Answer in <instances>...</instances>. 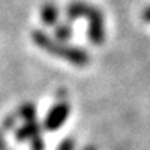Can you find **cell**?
Listing matches in <instances>:
<instances>
[{"mask_svg":"<svg viewBox=\"0 0 150 150\" xmlns=\"http://www.w3.org/2000/svg\"><path fill=\"white\" fill-rule=\"evenodd\" d=\"M32 40L41 50L64 59V61H67V62L73 64L76 67H85V65L90 64V61H91L86 50L77 47V46H71V44L58 41L52 37V35L42 32V30H33L32 32Z\"/></svg>","mask_w":150,"mask_h":150,"instance_id":"cell-1","label":"cell"},{"mask_svg":"<svg viewBox=\"0 0 150 150\" xmlns=\"http://www.w3.org/2000/svg\"><path fill=\"white\" fill-rule=\"evenodd\" d=\"M65 17L68 21H74L77 18H86L88 21V40L96 46H100L106 40V28H105V15L103 12L90 3L85 2H71L67 9H65Z\"/></svg>","mask_w":150,"mask_h":150,"instance_id":"cell-2","label":"cell"},{"mask_svg":"<svg viewBox=\"0 0 150 150\" xmlns=\"http://www.w3.org/2000/svg\"><path fill=\"white\" fill-rule=\"evenodd\" d=\"M68 115H70V103L67 100H59L47 112L42 123V127L47 132H55L67 121Z\"/></svg>","mask_w":150,"mask_h":150,"instance_id":"cell-3","label":"cell"},{"mask_svg":"<svg viewBox=\"0 0 150 150\" xmlns=\"http://www.w3.org/2000/svg\"><path fill=\"white\" fill-rule=\"evenodd\" d=\"M41 129H42V125L37 118L28 120V121H24L23 126L15 129V139L17 141H29V143H32V141L42 137Z\"/></svg>","mask_w":150,"mask_h":150,"instance_id":"cell-4","label":"cell"},{"mask_svg":"<svg viewBox=\"0 0 150 150\" xmlns=\"http://www.w3.org/2000/svg\"><path fill=\"white\" fill-rule=\"evenodd\" d=\"M40 17H41V21L46 24V26H55L59 23V8L55 3H44L41 6V11H40Z\"/></svg>","mask_w":150,"mask_h":150,"instance_id":"cell-5","label":"cell"},{"mask_svg":"<svg viewBox=\"0 0 150 150\" xmlns=\"http://www.w3.org/2000/svg\"><path fill=\"white\" fill-rule=\"evenodd\" d=\"M73 35V28L70 23H58L53 29V38L58 40V41H62V42H67Z\"/></svg>","mask_w":150,"mask_h":150,"instance_id":"cell-6","label":"cell"},{"mask_svg":"<svg viewBox=\"0 0 150 150\" xmlns=\"http://www.w3.org/2000/svg\"><path fill=\"white\" fill-rule=\"evenodd\" d=\"M15 115L18 117V120H23V121L33 120V118H37V106H35V103H30V102L23 103L15 111Z\"/></svg>","mask_w":150,"mask_h":150,"instance_id":"cell-7","label":"cell"},{"mask_svg":"<svg viewBox=\"0 0 150 150\" xmlns=\"http://www.w3.org/2000/svg\"><path fill=\"white\" fill-rule=\"evenodd\" d=\"M17 123H18V117L15 115V112L11 114V115H8V117H5L3 121H2V132H5V130L8 132V130L15 129Z\"/></svg>","mask_w":150,"mask_h":150,"instance_id":"cell-8","label":"cell"},{"mask_svg":"<svg viewBox=\"0 0 150 150\" xmlns=\"http://www.w3.org/2000/svg\"><path fill=\"white\" fill-rule=\"evenodd\" d=\"M74 146H76L74 139L68 137V138L62 139V143L59 144V147H58L56 150H74Z\"/></svg>","mask_w":150,"mask_h":150,"instance_id":"cell-9","label":"cell"},{"mask_svg":"<svg viewBox=\"0 0 150 150\" xmlns=\"http://www.w3.org/2000/svg\"><path fill=\"white\" fill-rule=\"evenodd\" d=\"M0 150H9L8 149V144L3 138V132H0Z\"/></svg>","mask_w":150,"mask_h":150,"instance_id":"cell-10","label":"cell"},{"mask_svg":"<svg viewBox=\"0 0 150 150\" xmlns=\"http://www.w3.org/2000/svg\"><path fill=\"white\" fill-rule=\"evenodd\" d=\"M143 20L147 21V23H150V6H147L146 9L143 11Z\"/></svg>","mask_w":150,"mask_h":150,"instance_id":"cell-11","label":"cell"},{"mask_svg":"<svg viewBox=\"0 0 150 150\" xmlns=\"http://www.w3.org/2000/svg\"><path fill=\"white\" fill-rule=\"evenodd\" d=\"M65 96H67V91H65V90H59V91H58L59 100H67V99H65Z\"/></svg>","mask_w":150,"mask_h":150,"instance_id":"cell-12","label":"cell"},{"mask_svg":"<svg viewBox=\"0 0 150 150\" xmlns=\"http://www.w3.org/2000/svg\"><path fill=\"white\" fill-rule=\"evenodd\" d=\"M82 150H97V147H96V146H86V147H83Z\"/></svg>","mask_w":150,"mask_h":150,"instance_id":"cell-13","label":"cell"}]
</instances>
